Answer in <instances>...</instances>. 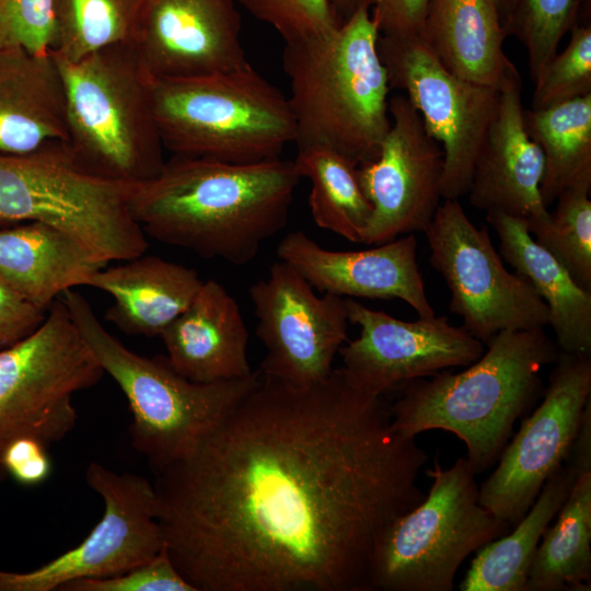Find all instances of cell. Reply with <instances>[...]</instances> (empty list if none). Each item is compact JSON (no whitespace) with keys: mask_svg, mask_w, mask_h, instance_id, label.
Returning a JSON list of instances; mask_svg holds the SVG:
<instances>
[{"mask_svg":"<svg viewBox=\"0 0 591 591\" xmlns=\"http://www.w3.org/2000/svg\"><path fill=\"white\" fill-rule=\"evenodd\" d=\"M385 394L341 368L264 375L182 459L154 471L164 547L196 591H371L376 548L418 506L427 452Z\"/></svg>","mask_w":591,"mask_h":591,"instance_id":"cell-1","label":"cell"},{"mask_svg":"<svg viewBox=\"0 0 591 591\" xmlns=\"http://www.w3.org/2000/svg\"><path fill=\"white\" fill-rule=\"evenodd\" d=\"M300 179L281 158L233 164L172 155L136 185L129 209L153 239L241 266L286 227Z\"/></svg>","mask_w":591,"mask_h":591,"instance_id":"cell-2","label":"cell"},{"mask_svg":"<svg viewBox=\"0 0 591 591\" xmlns=\"http://www.w3.org/2000/svg\"><path fill=\"white\" fill-rule=\"evenodd\" d=\"M461 372L441 371L401 386L392 426L405 438L440 429L465 443L475 474L493 466L515 420L542 391L541 372L560 351L544 328L503 331Z\"/></svg>","mask_w":591,"mask_h":591,"instance_id":"cell-3","label":"cell"},{"mask_svg":"<svg viewBox=\"0 0 591 591\" xmlns=\"http://www.w3.org/2000/svg\"><path fill=\"white\" fill-rule=\"evenodd\" d=\"M369 9L328 35L285 43L282 51L297 149L327 147L357 166L376 157L391 126V88Z\"/></svg>","mask_w":591,"mask_h":591,"instance_id":"cell-4","label":"cell"},{"mask_svg":"<svg viewBox=\"0 0 591 591\" xmlns=\"http://www.w3.org/2000/svg\"><path fill=\"white\" fill-rule=\"evenodd\" d=\"M54 56L65 89L67 144L77 163L117 182L136 184L155 176L166 160L154 78L135 45L107 46L77 61Z\"/></svg>","mask_w":591,"mask_h":591,"instance_id":"cell-5","label":"cell"},{"mask_svg":"<svg viewBox=\"0 0 591 591\" xmlns=\"http://www.w3.org/2000/svg\"><path fill=\"white\" fill-rule=\"evenodd\" d=\"M60 300L104 373L126 396L132 445L153 472L185 456L260 378L257 370L241 379L193 382L166 357H144L127 348L108 333L80 292L69 289Z\"/></svg>","mask_w":591,"mask_h":591,"instance_id":"cell-6","label":"cell"},{"mask_svg":"<svg viewBox=\"0 0 591 591\" xmlns=\"http://www.w3.org/2000/svg\"><path fill=\"white\" fill-rule=\"evenodd\" d=\"M154 108L172 155L252 164L280 158L296 141L288 99L250 62L209 76L154 79Z\"/></svg>","mask_w":591,"mask_h":591,"instance_id":"cell-7","label":"cell"},{"mask_svg":"<svg viewBox=\"0 0 591 591\" xmlns=\"http://www.w3.org/2000/svg\"><path fill=\"white\" fill-rule=\"evenodd\" d=\"M136 185L89 173L66 141L25 154L0 152V224L49 223L107 263L128 260L148 250L129 209Z\"/></svg>","mask_w":591,"mask_h":591,"instance_id":"cell-8","label":"cell"},{"mask_svg":"<svg viewBox=\"0 0 591 591\" xmlns=\"http://www.w3.org/2000/svg\"><path fill=\"white\" fill-rule=\"evenodd\" d=\"M426 473L428 495L391 524L376 548L371 591H452L467 556L511 529L479 502L466 457L450 467L436 457Z\"/></svg>","mask_w":591,"mask_h":591,"instance_id":"cell-9","label":"cell"},{"mask_svg":"<svg viewBox=\"0 0 591 591\" xmlns=\"http://www.w3.org/2000/svg\"><path fill=\"white\" fill-rule=\"evenodd\" d=\"M103 375L60 299L34 333L0 351V482L7 447L22 437L48 449L63 440L78 421L74 394Z\"/></svg>","mask_w":591,"mask_h":591,"instance_id":"cell-10","label":"cell"},{"mask_svg":"<svg viewBox=\"0 0 591 591\" xmlns=\"http://www.w3.org/2000/svg\"><path fill=\"white\" fill-rule=\"evenodd\" d=\"M424 233L430 264L450 290V310L475 338L486 344L503 331L548 325L543 299L524 276L505 267L487 227L472 223L459 199L440 202Z\"/></svg>","mask_w":591,"mask_h":591,"instance_id":"cell-11","label":"cell"},{"mask_svg":"<svg viewBox=\"0 0 591 591\" xmlns=\"http://www.w3.org/2000/svg\"><path fill=\"white\" fill-rule=\"evenodd\" d=\"M378 51L390 88L405 91L426 130L442 148V198L467 195L479 149L498 108L500 90L452 74L421 37L380 35Z\"/></svg>","mask_w":591,"mask_h":591,"instance_id":"cell-12","label":"cell"},{"mask_svg":"<svg viewBox=\"0 0 591 591\" xmlns=\"http://www.w3.org/2000/svg\"><path fill=\"white\" fill-rule=\"evenodd\" d=\"M543 401L506 444L495 471L478 486V500L511 528L547 479L569 459L591 401V355L559 354Z\"/></svg>","mask_w":591,"mask_h":591,"instance_id":"cell-13","label":"cell"},{"mask_svg":"<svg viewBox=\"0 0 591 591\" xmlns=\"http://www.w3.org/2000/svg\"><path fill=\"white\" fill-rule=\"evenodd\" d=\"M85 482L104 501L102 519L79 545L45 565L25 572L0 570V591H59L73 580L124 573L161 552L153 483L97 462L88 465Z\"/></svg>","mask_w":591,"mask_h":591,"instance_id":"cell-14","label":"cell"},{"mask_svg":"<svg viewBox=\"0 0 591 591\" xmlns=\"http://www.w3.org/2000/svg\"><path fill=\"white\" fill-rule=\"evenodd\" d=\"M248 292L257 318L256 335L266 349L259 372L297 385L326 380L348 340L345 298L317 296L280 259Z\"/></svg>","mask_w":591,"mask_h":591,"instance_id":"cell-15","label":"cell"},{"mask_svg":"<svg viewBox=\"0 0 591 591\" xmlns=\"http://www.w3.org/2000/svg\"><path fill=\"white\" fill-rule=\"evenodd\" d=\"M391 126L376 157L357 167L372 206L363 244H383L399 234L425 231L441 196L443 152L406 95L389 99Z\"/></svg>","mask_w":591,"mask_h":591,"instance_id":"cell-16","label":"cell"},{"mask_svg":"<svg viewBox=\"0 0 591 591\" xmlns=\"http://www.w3.org/2000/svg\"><path fill=\"white\" fill-rule=\"evenodd\" d=\"M349 323L360 334L338 354L347 379L373 394L389 391L455 367H467L485 351V344L444 316L396 318L345 298Z\"/></svg>","mask_w":591,"mask_h":591,"instance_id":"cell-17","label":"cell"},{"mask_svg":"<svg viewBox=\"0 0 591 591\" xmlns=\"http://www.w3.org/2000/svg\"><path fill=\"white\" fill-rule=\"evenodd\" d=\"M154 79H184L246 65L234 0H149L132 43Z\"/></svg>","mask_w":591,"mask_h":591,"instance_id":"cell-18","label":"cell"},{"mask_svg":"<svg viewBox=\"0 0 591 591\" xmlns=\"http://www.w3.org/2000/svg\"><path fill=\"white\" fill-rule=\"evenodd\" d=\"M413 233L363 251H332L302 231L278 244L280 260L294 268L315 290L341 298L399 299L421 317L436 315L417 264Z\"/></svg>","mask_w":591,"mask_h":591,"instance_id":"cell-19","label":"cell"},{"mask_svg":"<svg viewBox=\"0 0 591 591\" xmlns=\"http://www.w3.org/2000/svg\"><path fill=\"white\" fill-rule=\"evenodd\" d=\"M521 77L500 88L497 112L479 149L468 188V201L486 212L523 220L529 231L549 218L541 196L544 155L524 126Z\"/></svg>","mask_w":591,"mask_h":591,"instance_id":"cell-20","label":"cell"},{"mask_svg":"<svg viewBox=\"0 0 591 591\" xmlns=\"http://www.w3.org/2000/svg\"><path fill=\"white\" fill-rule=\"evenodd\" d=\"M184 378L213 383L251 375L248 331L236 300L218 281L202 282L190 304L160 335Z\"/></svg>","mask_w":591,"mask_h":591,"instance_id":"cell-21","label":"cell"},{"mask_svg":"<svg viewBox=\"0 0 591 591\" xmlns=\"http://www.w3.org/2000/svg\"><path fill=\"white\" fill-rule=\"evenodd\" d=\"M107 262L69 232L40 221L0 224V277L42 311L86 286Z\"/></svg>","mask_w":591,"mask_h":591,"instance_id":"cell-22","label":"cell"},{"mask_svg":"<svg viewBox=\"0 0 591 591\" xmlns=\"http://www.w3.org/2000/svg\"><path fill=\"white\" fill-rule=\"evenodd\" d=\"M68 139L63 82L53 51L0 48V152L25 154Z\"/></svg>","mask_w":591,"mask_h":591,"instance_id":"cell-23","label":"cell"},{"mask_svg":"<svg viewBox=\"0 0 591 591\" xmlns=\"http://www.w3.org/2000/svg\"><path fill=\"white\" fill-rule=\"evenodd\" d=\"M496 0H430L421 39L452 74L500 90L519 71L503 51Z\"/></svg>","mask_w":591,"mask_h":591,"instance_id":"cell-24","label":"cell"},{"mask_svg":"<svg viewBox=\"0 0 591 591\" xmlns=\"http://www.w3.org/2000/svg\"><path fill=\"white\" fill-rule=\"evenodd\" d=\"M204 280L193 268L153 255L104 267L89 280L114 299L105 318L124 334L160 336L190 304Z\"/></svg>","mask_w":591,"mask_h":591,"instance_id":"cell-25","label":"cell"},{"mask_svg":"<svg viewBox=\"0 0 591 591\" xmlns=\"http://www.w3.org/2000/svg\"><path fill=\"white\" fill-rule=\"evenodd\" d=\"M486 219L497 233L503 259L547 305L559 351L591 355V290L580 287L534 240L523 220L499 211L486 212Z\"/></svg>","mask_w":591,"mask_h":591,"instance_id":"cell-26","label":"cell"},{"mask_svg":"<svg viewBox=\"0 0 591 591\" xmlns=\"http://www.w3.org/2000/svg\"><path fill=\"white\" fill-rule=\"evenodd\" d=\"M572 487L536 548L525 591H589L591 588V454L571 453Z\"/></svg>","mask_w":591,"mask_h":591,"instance_id":"cell-27","label":"cell"},{"mask_svg":"<svg viewBox=\"0 0 591 591\" xmlns=\"http://www.w3.org/2000/svg\"><path fill=\"white\" fill-rule=\"evenodd\" d=\"M576 465L568 459L544 484L513 531L479 548L462 582L461 591H525L532 561L541 538L556 518L575 478Z\"/></svg>","mask_w":591,"mask_h":591,"instance_id":"cell-28","label":"cell"},{"mask_svg":"<svg viewBox=\"0 0 591 591\" xmlns=\"http://www.w3.org/2000/svg\"><path fill=\"white\" fill-rule=\"evenodd\" d=\"M523 120L544 155L540 190L548 208L566 187L591 175V94L543 109H524Z\"/></svg>","mask_w":591,"mask_h":591,"instance_id":"cell-29","label":"cell"},{"mask_svg":"<svg viewBox=\"0 0 591 591\" xmlns=\"http://www.w3.org/2000/svg\"><path fill=\"white\" fill-rule=\"evenodd\" d=\"M293 164L300 177L310 181L309 207L316 225L361 243L372 206L361 189L358 166L322 146L298 148Z\"/></svg>","mask_w":591,"mask_h":591,"instance_id":"cell-30","label":"cell"},{"mask_svg":"<svg viewBox=\"0 0 591 591\" xmlns=\"http://www.w3.org/2000/svg\"><path fill=\"white\" fill-rule=\"evenodd\" d=\"M149 0H53V53L69 61L134 43Z\"/></svg>","mask_w":591,"mask_h":591,"instance_id":"cell-31","label":"cell"},{"mask_svg":"<svg viewBox=\"0 0 591 591\" xmlns=\"http://www.w3.org/2000/svg\"><path fill=\"white\" fill-rule=\"evenodd\" d=\"M591 175L566 187L544 223L529 231L572 279L591 290Z\"/></svg>","mask_w":591,"mask_h":591,"instance_id":"cell-32","label":"cell"},{"mask_svg":"<svg viewBox=\"0 0 591 591\" xmlns=\"http://www.w3.org/2000/svg\"><path fill=\"white\" fill-rule=\"evenodd\" d=\"M590 0H517L506 25L524 45L532 80L557 54L563 37L579 24Z\"/></svg>","mask_w":591,"mask_h":591,"instance_id":"cell-33","label":"cell"},{"mask_svg":"<svg viewBox=\"0 0 591 591\" xmlns=\"http://www.w3.org/2000/svg\"><path fill=\"white\" fill-rule=\"evenodd\" d=\"M531 109H543L591 94V24H577L567 47L534 79Z\"/></svg>","mask_w":591,"mask_h":591,"instance_id":"cell-34","label":"cell"},{"mask_svg":"<svg viewBox=\"0 0 591 591\" xmlns=\"http://www.w3.org/2000/svg\"><path fill=\"white\" fill-rule=\"evenodd\" d=\"M257 20L271 25L285 43L325 36L340 25L331 0H237Z\"/></svg>","mask_w":591,"mask_h":591,"instance_id":"cell-35","label":"cell"},{"mask_svg":"<svg viewBox=\"0 0 591 591\" xmlns=\"http://www.w3.org/2000/svg\"><path fill=\"white\" fill-rule=\"evenodd\" d=\"M55 42L53 0H0V48L47 54Z\"/></svg>","mask_w":591,"mask_h":591,"instance_id":"cell-36","label":"cell"},{"mask_svg":"<svg viewBox=\"0 0 591 591\" xmlns=\"http://www.w3.org/2000/svg\"><path fill=\"white\" fill-rule=\"evenodd\" d=\"M59 591H196L171 560L165 547L150 559L124 573L107 578L70 581Z\"/></svg>","mask_w":591,"mask_h":591,"instance_id":"cell-37","label":"cell"},{"mask_svg":"<svg viewBox=\"0 0 591 591\" xmlns=\"http://www.w3.org/2000/svg\"><path fill=\"white\" fill-rule=\"evenodd\" d=\"M45 317V311L25 301L0 277V351L34 333Z\"/></svg>","mask_w":591,"mask_h":591,"instance_id":"cell-38","label":"cell"},{"mask_svg":"<svg viewBox=\"0 0 591 591\" xmlns=\"http://www.w3.org/2000/svg\"><path fill=\"white\" fill-rule=\"evenodd\" d=\"M430 0H369L380 35L421 37Z\"/></svg>","mask_w":591,"mask_h":591,"instance_id":"cell-39","label":"cell"},{"mask_svg":"<svg viewBox=\"0 0 591 591\" xmlns=\"http://www.w3.org/2000/svg\"><path fill=\"white\" fill-rule=\"evenodd\" d=\"M2 465L7 475L25 486L45 482L51 472L48 448L31 437L13 440L3 453Z\"/></svg>","mask_w":591,"mask_h":591,"instance_id":"cell-40","label":"cell"},{"mask_svg":"<svg viewBox=\"0 0 591 591\" xmlns=\"http://www.w3.org/2000/svg\"><path fill=\"white\" fill-rule=\"evenodd\" d=\"M337 22L341 25L357 10L369 7V0H331Z\"/></svg>","mask_w":591,"mask_h":591,"instance_id":"cell-41","label":"cell"},{"mask_svg":"<svg viewBox=\"0 0 591 591\" xmlns=\"http://www.w3.org/2000/svg\"><path fill=\"white\" fill-rule=\"evenodd\" d=\"M497 7L500 13L501 21L506 28L507 23L509 22L512 12L514 10L517 0H496Z\"/></svg>","mask_w":591,"mask_h":591,"instance_id":"cell-42","label":"cell"}]
</instances>
